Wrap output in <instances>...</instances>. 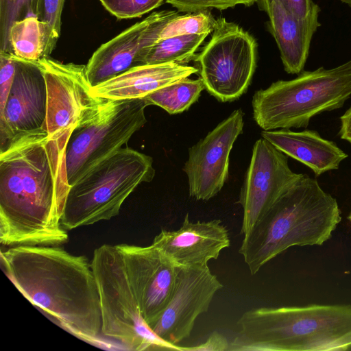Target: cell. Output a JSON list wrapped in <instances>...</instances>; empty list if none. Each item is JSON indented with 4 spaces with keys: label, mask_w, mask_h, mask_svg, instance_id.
I'll use <instances>...</instances> for the list:
<instances>
[{
    "label": "cell",
    "mask_w": 351,
    "mask_h": 351,
    "mask_svg": "<svg viewBox=\"0 0 351 351\" xmlns=\"http://www.w3.org/2000/svg\"><path fill=\"white\" fill-rule=\"evenodd\" d=\"M294 14L304 17L309 12L313 0H280Z\"/></svg>",
    "instance_id": "4dcf8cb0"
},
{
    "label": "cell",
    "mask_w": 351,
    "mask_h": 351,
    "mask_svg": "<svg viewBox=\"0 0 351 351\" xmlns=\"http://www.w3.org/2000/svg\"><path fill=\"white\" fill-rule=\"evenodd\" d=\"M221 288L208 265L178 267L172 296L150 330L165 342L177 345L191 335L196 319L208 311Z\"/></svg>",
    "instance_id": "7c38bea8"
},
{
    "label": "cell",
    "mask_w": 351,
    "mask_h": 351,
    "mask_svg": "<svg viewBox=\"0 0 351 351\" xmlns=\"http://www.w3.org/2000/svg\"><path fill=\"white\" fill-rule=\"evenodd\" d=\"M216 23L217 19L209 10L179 15L164 27L159 38L188 34H209L213 32Z\"/></svg>",
    "instance_id": "cb8c5ba5"
},
{
    "label": "cell",
    "mask_w": 351,
    "mask_h": 351,
    "mask_svg": "<svg viewBox=\"0 0 351 351\" xmlns=\"http://www.w3.org/2000/svg\"><path fill=\"white\" fill-rule=\"evenodd\" d=\"M230 351H341L351 348V305L261 307L243 313Z\"/></svg>",
    "instance_id": "277c9868"
},
{
    "label": "cell",
    "mask_w": 351,
    "mask_h": 351,
    "mask_svg": "<svg viewBox=\"0 0 351 351\" xmlns=\"http://www.w3.org/2000/svg\"><path fill=\"white\" fill-rule=\"evenodd\" d=\"M340 122L339 136L351 145V106L340 117Z\"/></svg>",
    "instance_id": "1f68e13d"
},
{
    "label": "cell",
    "mask_w": 351,
    "mask_h": 351,
    "mask_svg": "<svg viewBox=\"0 0 351 351\" xmlns=\"http://www.w3.org/2000/svg\"><path fill=\"white\" fill-rule=\"evenodd\" d=\"M38 64L46 82L48 136H71L76 128L100 111L106 99L93 94L86 65L63 63L50 56L43 58Z\"/></svg>",
    "instance_id": "30bf717a"
},
{
    "label": "cell",
    "mask_w": 351,
    "mask_h": 351,
    "mask_svg": "<svg viewBox=\"0 0 351 351\" xmlns=\"http://www.w3.org/2000/svg\"><path fill=\"white\" fill-rule=\"evenodd\" d=\"M348 219L351 221V210H350V213L348 217Z\"/></svg>",
    "instance_id": "836d02e7"
},
{
    "label": "cell",
    "mask_w": 351,
    "mask_h": 351,
    "mask_svg": "<svg viewBox=\"0 0 351 351\" xmlns=\"http://www.w3.org/2000/svg\"><path fill=\"white\" fill-rule=\"evenodd\" d=\"M341 3L346 4L351 8V0H339Z\"/></svg>",
    "instance_id": "d6a6232c"
},
{
    "label": "cell",
    "mask_w": 351,
    "mask_h": 351,
    "mask_svg": "<svg viewBox=\"0 0 351 351\" xmlns=\"http://www.w3.org/2000/svg\"><path fill=\"white\" fill-rule=\"evenodd\" d=\"M243 115L241 109L234 110L189 148L183 171L191 197L207 201L221 190L228 177L230 153L243 132Z\"/></svg>",
    "instance_id": "4fadbf2b"
},
{
    "label": "cell",
    "mask_w": 351,
    "mask_h": 351,
    "mask_svg": "<svg viewBox=\"0 0 351 351\" xmlns=\"http://www.w3.org/2000/svg\"><path fill=\"white\" fill-rule=\"evenodd\" d=\"M341 219L336 199L316 179L301 173L243 235L239 253L254 275L290 247L322 245Z\"/></svg>",
    "instance_id": "3957f363"
},
{
    "label": "cell",
    "mask_w": 351,
    "mask_h": 351,
    "mask_svg": "<svg viewBox=\"0 0 351 351\" xmlns=\"http://www.w3.org/2000/svg\"><path fill=\"white\" fill-rule=\"evenodd\" d=\"M208 35L188 34L158 38L141 51L137 66L162 63L186 65Z\"/></svg>",
    "instance_id": "44dd1931"
},
{
    "label": "cell",
    "mask_w": 351,
    "mask_h": 351,
    "mask_svg": "<svg viewBox=\"0 0 351 351\" xmlns=\"http://www.w3.org/2000/svg\"><path fill=\"white\" fill-rule=\"evenodd\" d=\"M256 3L268 15V29L278 47L285 71L300 74L308 59L313 36L321 26L319 5L314 2L308 13L301 17L280 0H257Z\"/></svg>",
    "instance_id": "ac0fdd59"
},
{
    "label": "cell",
    "mask_w": 351,
    "mask_h": 351,
    "mask_svg": "<svg viewBox=\"0 0 351 351\" xmlns=\"http://www.w3.org/2000/svg\"><path fill=\"white\" fill-rule=\"evenodd\" d=\"M117 246L142 318L149 328L172 296L178 267L152 243L148 246L125 243Z\"/></svg>",
    "instance_id": "5bb4252c"
},
{
    "label": "cell",
    "mask_w": 351,
    "mask_h": 351,
    "mask_svg": "<svg viewBox=\"0 0 351 351\" xmlns=\"http://www.w3.org/2000/svg\"><path fill=\"white\" fill-rule=\"evenodd\" d=\"M179 15L173 10L154 12L99 46L86 65L92 87L137 66L141 51L155 43L164 27Z\"/></svg>",
    "instance_id": "2e32d148"
},
{
    "label": "cell",
    "mask_w": 351,
    "mask_h": 351,
    "mask_svg": "<svg viewBox=\"0 0 351 351\" xmlns=\"http://www.w3.org/2000/svg\"><path fill=\"white\" fill-rule=\"evenodd\" d=\"M288 157L263 137L254 143L238 201L243 208L241 234L249 232L300 176L290 169Z\"/></svg>",
    "instance_id": "8fae6325"
},
{
    "label": "cell",
    "mask_w": 351,
    "mask_h": 351,
    "mask_svg": "<svg viewBox=\"0 0 351 351\" xmlns=\"http://www.w3.org/2000/svg\"><path fill=\"white\" fill-rule=\"evenodd\" d=\"M14 57V78L5 109L0 114V152L23 135L45 130L47 88L44 75L38 62Z\"/></svg>",
    "instance_id": "9a60e30c"
},
{
    "label": "cell",
    "mask_w": 351,
    "mask_h": 351,
    "mask_svg": "<svg viewBox=\"0 0 351 351\" xmlns=\"http://www.w3.org/2000/svg\"><path fill=\"white\" fill-rule=\"evenodd\" d=\"M105 9L117 19H130L160 7L165 0H99Z\"/></svg>",
    "instance_id": "4316f807"
},
{
    "label": "cell",
    "mask_w": 351,
    "mask_h": 351,
    "mask_svg": "<svg viewBox=\"0 0 351 351\" xmlns=\"http://www.w3.org/2000/svg\"><path fill=\"white\" fill-rule=\"evenodd\" d=\"M65 0H42L38 18L45 29V56H50L60 36L62 14Z\"/></svg>",
    "instance_id": "484cf974"
},
{
    "label": "cell",
    "mask_w": 351,
    "mask_h": 351,
    "mask_svg": "<svg viewBox=\"0 0 351 351\" xmlns=\"http://www.w3.org/2000/svg\"><path fill=\"white\" fill-rule=\"evenodd\" d=\"M42 0H0V51L10 53L8 33L14 21L38 17Z\"/></svg>",
    "instance_id": "d4e9b609"
},
{
    "label": "cell",
    "mask_w": 351,
    "mask_h": 351,
    "mask_svg": "<svg viewBox=\"0 0 351 351\" xmlns=\"http://www.w3.org/2000/svg\"><path fill=\"white\" fill-rule=\"evenodd\" d=\"M145 98L106 99L89 121L76 128L67 143L65 160L71 186L90 169L108 157L147 123Z\"/></svg>",
    "instance_id": "ba28073f"
},
{
    "label": "cell",
    "mask_w": 351,
    "mask_h": 351,
    "mask_svg": "<svg viewBox=\"0 0 351 351\" xmlns=\"http://www.w3.org/2000/svg\"><path fill=\"white\" fill-rule=\"evenodd\" d=\"M10 53L15 57L38 62L45 56V29L36 16L14 21L8 33Z\"/></svg>",
    "instance_id": "7402d4cb"
},
{
    "label": "cell",
    "mask_w": 351,
    "mask_h": 351,
    "mask_svg": "<svg viewBox=\"0 0 351 351\" xmlns=\"http://www.w3.org/2000/svg\"><path fill=\"white\" fill-rule=\"evenodd\" d=\"M351 97V59L332 69L303 71L253 95V118L263 130L306 128L315 116L341 108Z\"/></svg>",
    "instance_id": "5b68a950"
},
{
    "label": "cell",
    "mask_w": 351,
    "mask_h": 351,
    "mask_svg": "<svg viewBox=\"0 0 351 351\" xmlns=\"http://www.w3.org/2000/svg\"><path fill=\"white\" fill-rule=\"evenodd\" d=\"M16 62L12 53L0 51V114L3 112L14 81Z\"/></svg>",
    "instance_id": "f1b7e54d"
},
{
    "label": "cell",
    "mask_w": 351,
    "mask_h": 351,
    "mask_svg": "<svg viewBox=\"0 0 351 351\" xmlns=\"http://www.w3.org/2000/svg\"><path fill=\"white\" fill-rule=\"evenodd\" d=\"M69 138H51L43 130L18 138L0 152L1 244L67 241L61 219L71 187L65 160Z\"/></svg>",
    "instance_id": "6da1fadb"
},
{
    "label": "cell",
    "mask_w": 351,
    "mask_h": 351,
    "mask_svg": "<svg viewBox=\"0 0 351 351\" xmlns=\"http://www.w3.org/2000/svg\"><path fill=\"white\" fill-rule=\"evenodd\" d=\"M261 136L287 156L305 165L316 176L339 169L348 156L335 142L312 130H263Z\"/></svg>",
    "instance_id": "ffe728a7"
},
{
    "label": "cell",
    "mask_w": 351,
    "mask_h": 351,
    "mask_svg": "<svg viewBox=\"0 0 351 351\" xmlns=\"http://www.w3.org/2000/svg\"><path fill=\"white\" fill-rule=\"evenodd\" d=\"M101 303V335L132 351L178 350L154 335L142 318L117 245L96 248L90 262Z\"/></svg>",
    "instance_id": "52a82bcc"
},
{
    "label": "cell",
    "mask_w": 351,
    "mask_h": 351,
    "mask_svg": "<svg viewBox=\"0 0 351 351\" xmlns=\"http://www.w3.org/2000/svg\"><path fill=\"white\" fill-rule=\"evenodd\" d=\"M257 0H165L178 12L193 13L216 8L219 10L233 8L237 5L251 6Z\"/></svg>",
    "instance_id": "83f0119b"
},
{
    "label": "cell",
    "mask_w": 351,
    "mask_h": 351,
    "mask_svg": "<svg viewBox=\"0 0 351 351\" xmlns=\"http://www.w3.org/2000/svg\"><path fill=\"white\" fill-rule=\"evenodd\" d=\"M152 244L176 266L189 267L217 259L230 240L221 220L192 222L186 214L179 229L162 230Z\"/></svg>",
    "instance_id": "e0dca14e"
},
{
    "label": "cell",
    "mask_w": 351,
    "mask_h": 351,
    "mask_svg": "<svg viewBox=\"0 0 351 351\" xmlns=\"http://www.w3.org/2000/svg\"><path fill=\"white\" fill-rule=\"evenodd\" d=\"M196 61L207 92L221 102L232 101L250 84L256 65V43L237 24L219 17Z\"/></svg>",
    "instance_id": "9c48e42d"
},
{
    "label": "cell",
    "mask_w": 351,
    "mask_h": 351,
    "mask_svg": "<svg viewBox=\"0 0 351 351\" xmlns=\"http://www.w3.org/2000/svg\"><path fill=\"white\" fill-rule=\"evenodd\" d=\"M155 176L151 156L128 147L101 160L70 187L61 219L66 230L110 220L128 197Z\"/></svg>",
    "instance_id": "8992f818"
},
{
    "label": "cell",
    "mask_w": 351,
    "mask_h": 351,
    "mask_svg": "<svg viewBox=\"0 0 351 351\" xmlns=\"http://www.w3.org/2000/svg\"><path fill=\"white\" fill-rule=\"evenodd\" d=\"M230 343L222 334L215 331L201 344L192 347H181L180 351H226L229 350Z\"/></svg>",
    "instance_id": "f546056e"
},
{
    "label": "cell",
    "mask_w": 351,
    "mask_h": 351,
    "mask_svg": "<svg viewBox=\"0 0 351 351\" xmlns=\"http://www.w3.org/2000/svg\"><path fill=\"white\" fill-rule=\"evenodd\" d=\"M198 71L196 67L177 63L141 64L93 87L92 93L106 99L144 98Z\"/></svg>",
    "instance_id": "d6986e66"
},
{
    "label": "cell",
    "mask_w": 351,
    "mask_h": 351,
    "mask_svg": "<svg viewBox=\"0 0 351 351\" xmlns=\"http://www.w3.org/2000/svg\"><path fill=\"white\" fill-rule=\"evenodd\" d=\"M16 288L56 324L90 344L106 348L100 298L90 263L58 245H16L1 252Z\"/></svg>",
    "instance_id": "7a4b0ae2"
},
{
    "label": "cell",
    "mask_w": 351,
    "mask_h": 351,
    "mask_svg": "<svg viewBox=\"0 0 351 351\" xmlns=\"http://www.w3.org/2000/svg\"><path fill=\"white\" fill-rule=\"evenodd\" d=\"M205 85L201 77L183 78L162 87L145 98L150 105H156L170 114L182 113L196 102Z\"/></svg>",
    "instance_id": "603a6c76"
}]
</instances>
